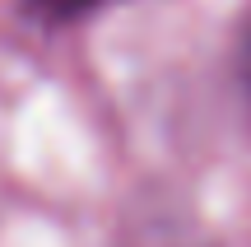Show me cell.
Wrapping results in <instances>:
<instances>
[{
  "label": "cell",
  "instance_id": "1",
  "mask_svg": "<svg viewBox=\"0 0 251 247\" xmlns=\"http://www.w3.org/2000/svg\"><path fill=\"white\" fill-rule=\"evenodd\" d=\"M19 5H24L37 24L61 28V24H75V19H84V14H93V9H102L107 0H19Z\"/></svg>",
  "mask_w": 251,
  "mask_h": 247
},
{
  "label": "cell",
  "instance_id": "2",
  "mask_svg": "<svg viewBox=\"0 0 251 247\" xmlns=\"http://www.w3.org/2000/svg\"><path fill=\"white\" fill-rule=\"evenodd\" d=\"M233 75H237V93H242V108L251 112V14L237 28V52H233Z\"/></svg>",
  "mask_w": 251,
  "mask_h": 247
}]
</instances>
